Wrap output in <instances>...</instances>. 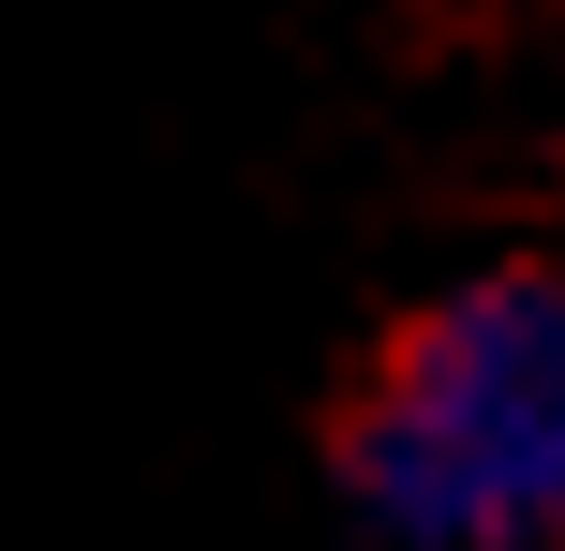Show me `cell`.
<instances>
[{
    "label": "cell",
    "instance_id": "cell-1",
    "mask_svg": "<svg viewBox=\"0 0 565 551\" xmlns=\"http://www.w3.org/2000/svg\"><path fill=\"white\" fill-rule=\"evenodd\" d=\"M342 507L372 551H565V268H461L342 388Z\"/></svg>",
    "mask_w": 565,
    "mask_h": 551
}]
</instances>
